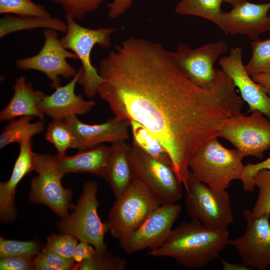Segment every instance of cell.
<instances>
[{"mask_svg": "<svg viewBox=\"0 0 270 270\" xmlns=\"http://www.w3.org/2000/svg\"><path fill=\"white\" fill-rule=\"evenodd\" d=\"M95 248L90 244L80 241L74 250L72 259L76 264H79L84 260L93 257L96 254Z\"/></svg>", "mask_w": 270, "mask_h": 270, "instance_id": "obj_38", "label": "cell"}, {"mask_svg": "<svg viewBox=\"0 0 270 270\" xmlns=\"http://www.w3.org/2000/svg\"><path fill=\"white\" fill-rule=\"evenodd\" d=\"M32 118L24 116L10 120L0 135V149L14 143L20 144L42 132L44 129V120H40L32 122L30 121Z\"/></svg>", "mask_w": 270, "mask_h": 270, "instance_id": "obj_24", "label": "cell"}, {"mask_svg": "<svg viewBox=\"0 0 270 270\" xmlns=\"http://www.w3.org/2000/svg\"><path fill=\"white\" fill-rule=\"evenodd\" d=\"M256 82L262 84L268 96H270V72L260 73L252 76Z\"/></svg>", "mask_w": 270, "mask_h": 270, "instance_id": "obj_40", "label": "cell"}, {"mask_svg": "<svg viewBox=\"0 0 270 270\" xmlns=\"http://www.w3.org/2000/svg\"><path fill=\"white\" fill-rule=\"evenodd\" d=\"M130 122L132 144L150 156L172 166L169 155L158 138L138 122L130 120Z\"/></svg>", "mask_w": 270, "mask_h": 270, "instance_id": "obj_26", "label": "cell"}, {"mask_svg": "<svg viewBox=\"0 0 270 270\" xmlns=\"http://www.w3.org/2000/svg\"><path fill=\"white\" fill-rule=\"evenodd\" d=\"M98 188L94 181L86 182L73 211L62 218L58 222L57 227L62 233L71 234L79 241L92 244L97 254H102L106 252L104 238L108 228L106 222L101 220L98 212Z\"/></svg>", "mask_w": 270, "mask_h": 270, "instance_id": "obj_5", "label": "cell"}, {"mask_svg": "<svg viewBox=\"0 0 270 270\" xmlns=\"http://www.w3.org/2000/svg\"><path fill=\"white\" fill-rule=\"evenodd\" d=\"M216 137L202 145L190 157V170L200 182L216 190H225L240 180L244 158L238 150L223 146Z\"/></svg>", "mask_w": 270, "mask_h": 270, "instance_id": "obj_3", "label": "cell"}, {"mask_svg": "<svg viewBox=\"0 0 270 270\" xmlns=\"http://www.w3.org/2000/svg\"><path fill=\"white\" fill-rule=\"evenodd\" d=\"M34 263L36 270H74L76 264L72 258H64L44 248L34 257Z\"/></svg>", "mask_w": 270, "mask_h": 270, "instance_id": "obj_32", "label": "cell"}, {"mask_svg": "<svg viewBox=\"0 0 270 270\" xmlns=\"http://www.w3.org/2000/svg\"><path fill=\"white\" fill-rule=\"evenodd\" d=\"M128 160L133 180L144 185L162 204H174L183 195L184 186L172 166L146 154L136 146H130Z\"/></svg>", "mask_w": 270, "mask_h": 270, "instance_id": "obj_6", "label": "cell"}, {"mask_svg": "<svg viewBox=\"0 0 270 270\" xmlns=\"http://www.w3.org/2000/svg\"><path fill=\"white\" fill-rule=\"evenodd\" d=\"M162 204L140 182L133 180L126 191L116 198L106 222L113 237L120 241L136 230Z\"/></svg>", "mask_w": 270, "mask_h": 270, "instance_id": "obj_7", "label": "cell"}, {"mask_svg": "<svg viewBox=\"0 0 270 270\" xmlns=\"http://www.w3.org/2000/svg\"><path fill=\"white\" fill-rule=\"evenodd\" d=\"M253 182L259 190L252 212L256 216H270V170H258L254 174Z\"/></svg>", "mask_w": 270, "mask_h": 270, "instance_id": "obj_30", "label": "cell"}, {"mask_svg": "<svg viewBox=\"0 0 270 270\" xmlns=\"http://www.w3.org/2000/svg\"><path fill=\"white\" fill-rule=\"evenodd\" d=\"M65 18L67 28L60 40L64 46L75 54L80 62L82 72L78 84L83 88L85 94L92 98L97 94L98 88L102 80L98 69L92 64V52L96 46L110 47L111 36L118 28H90L80 25L70 16H65Z\"/></svg>", "mask_w": 270, "mask_h": 270, "instance_id": "obj_4", "label": "cell"}, {"mask_svg": "<svg viewBox=\"0 0 270 270\" xmlns=\"http://www.w3.org/2000/svg\"><path fill=\"white\" fill-rule=\"evenodd\" d=\"M0 38L16 31L32 30L38 28H52L66 32V22L58 18H41L36 16H6L0 20Z\"/></svg>", "mask_w": 270, "mask_h": 270, "instance_id": "obj_23", "label": "cell"}, {"mask_svg": "<svg viewBox=\"0 0 270 270\" xmlns=\"http://www.w3.org/2000/svg\"><path fill=\"white\" fill-rule=\"evenodd\" d=\"M12 87L14 94L0 112V120L10 121L24 116H35L44 120V114L40 110L38 104L46 94L35 90L23 76L16 80Z\"/></svg>", "mask_w": 270, "mask_h": 270, "instance_id": "obj_21", "label": "cell"}, {"mask_svg": "<svg viewBox=\"0 0 270 270\" xmlns=\"http://www.w3.org/2000/svg\"><path fill=\"white\" fill-rule=\"evenodd\" d=\"M34 152L32 140L20 144V152L10 178L0 184V218L4 222L13 221L16 216L14 196L18 184L24 177L33 170Z\"/></svg>", "mask_w": 270, "mask_h": 270, "instance_id": "obj_19", "label": "cell"}, {"mask_svg": "<svg viewBox=\"0 0 270 270\" xmlns=\"http://www.w3.org/2000/svg\"><path fill=\"white\" fill-rule=\"evenodd\" d=\"M74 137V148H90L106 142L125 141L130 138V120L114 116L104 122L90 124L76 116L65 118Z\"/></svg>", "mask_w": 270, "mask_h": 270, "instance_id": "obj_17", "label": "cell"}, {"mask_svg": "<svg viewBox=\"0 0 270 270\" xmlns=\"http://www.w3.org/2000/svg\"><path fill=\"white\" fill-rule=\"evenodd\" d=\"M36 241H20L0 238V257L30 256L35 257L40 250Z\"/></svg>", "mask_w": 270, "mask_h": 270, "instance_id": "obj_33", "label": "cell"}, {"mask_svg": "<svg viewBox=\"0 0 270 270\" xmlns=\"http://www.w3.org/2000/svg\"><path fill=\"white\" fill-rule=\"evenodd\" d=\"M78 239L74 236L64 234L48 236L44 248L66 258H72Z\"/></svg>", "mask_w": 270, "mask_h": 270, "instance_id": "obj_35", "label": "cell"}, {"mask_svg": "<svg viewBox=\"0 0 270 270\" xmlns=\"http://www.w3.org/2000/svg\"><path fill=\"white\" fill-rule=\"evenodd\" d=\"M247 0H226L225 2L230 4L232 6L238 4L240 2L246 1Z\"/></svg>", "mask_w": 270, "mask_h": 270, "instance_id": "obj_42", "label": "cell"}, {"mask_svg": "<svg viewBox=\"0 0 270 270\" xmlns=\"http://www.w3.org/2000/svg\"><path fill=\"white\" fill-rule=\"evenodd\" d=\"M97 94L114 116L144 126L160 142L184 188L188 161L244 104L233 82L218 70L210 89L192 82L160 44L129 37L102 58Z\"/></svg>", "mask_w": 270, "mask_h": 270, "instance_id": "obj_1", "label": "cell"}, {"mask_svg": "<svg viewBox=\"0 0 270 270\" xmlns=\"http://www.w3.org/2000/svg\"><path fill=\"white\" fill-rule=\"evenodd\" d=\"M126 266V260L120 256L96 252L91 258L76 264L74 270H124Z\"/></svg>", "mask_w": 270, "mask_h": 270, "instance_id": "obj_31", "label": "cell"}, {"mask_svg": "<svg viewBox=\"0 0 270 270\" xmlns=\"http://www.w3.org/2000/svg\"><path fill=\"white\" fill-rule=\"evenodd\" d=\"M56 31L46 28L43 32L44 44L39 52L16 62L20 70H34L44 74L51 82L50 86L54 88L60 84V77L73 78L78 72L67 59L78 60L75 54L64 46Z\"/></svg>", "mask_w": 270, "mask_h": 270, "instance_id": "obj_11", "label": "cell"}, {"mask_svg": "<svg viewBox=\"0 0 270 270\" xmlns=\"http://www.w3.org/2000/svg\"><path fill=\"white\" fill-rule=\"evenodd\" d=\"M33 170L38 175L30 180V200L48 206L62 218L68 214L72 190L64 188V176L58 168L54 156L34 154Z\"/></svg>", "mask_w": 270, "mask_h": 270, "instance_id": "obj_9", "label": "cell"}, {"mask_svg": "<svg viewBox=\"0 0 270 270\" xmlns=\"http://www.w3.org/2000/svg\"><path fill=\"white\" fill-rule=\"evenodd\" d=\"M221 262L222 269L223 270H251L250 268L244 263H232L226 261V260L220 258Z\"/></svg>", "mask_w": 270, "mask_h": 270, "instance_id": "obj_41", "label": "cell"}, {"mask_svg": "<svg viewBox=\"0 0 270 270\" xmlns=\"http://www.w3.org/2000/svg\"><path fill=\"white\" fill-rule=\"evenodd\" d=\"M233 144L244 158L262 159L270 149V120L261 112L242 113L228 119L218 134Z\"/></svg>", "mask_w": 270, "mask_h": 270, "instance_id": "obj_10", "label": "cell"}, {"mask_svg": "<svg viewBox=\"0 0 270 270\" xmlns=\"http://www.w3.org/2000/svg\"><path fill=\"white\" fill-rule=\"evenodd\" d=\"M252 56L244 66L251 76L260 73L270 72V38L261 40L259 38L250 43Z\"/></svg>", "mask_w": 270, "mask_h": 270, "instance_id": "obj_28", "label": "cell"}, {"mask_svg": "<svg viewBox=\"0 0 270 270\" xmlns=\"http://www.w3.org/2000/svg\"><path fill=\"white\" fill-rule=\"evenodd\" d=\"M110 153V146L98 145L79 150L72 156L66 154L54 156L56 165L64 174L89 172L103 178Z\"/></svg>", "mask_w": 270, "mask_h": 270, "instance_id": "obj_20", "label": "cell"}, {"mask_svg": "<svg viewBox=\"0 0 270 270\" xmlns=\"http://www.w3.org/2000/svg\"><path fill=\"white\" fill-rule=\"evenodd\" d=\"M45 137L58 154H65L68 148H74V137L65 118L53 119L47 126Z\"/></svg>", "mask_w": 270, "mask_h": 270, "instance_id": "obj_27", "label": "cell"}, {"mask_svg": "<svg viewBox=\"0 0 270 270\" xmlns=\"http://www.w3.org/2000/svg\"><path fill=\"white\" fill-rule=\"evenodd\" d=\"M0 13L19 16H52L43 5L32 0H0Z\"/></svg>", "mask_w": 270, "mask_h": 270, "instance_id": "obj_29", "label": "cell"}, {"mask_svg": "<svg viewBox=\"0 0 270 270\" xmlns=\"http://www.w3.org/2000/svg\"><path fill=\"white\" fill-rule=\"evenodd\" d=\"M243 214L246 222L244 234L229 240L228 244L238 250L242 263L252 270H264L270 266V216H256L248 208Z\"/></svg>", "mask_w": 270, "mask_h": 270, "instance_id": "obj_14", "label": "cell"}, {"mask_svg": "<svg viewBox=\"0 0 270 270\" xmlns=\"http://www.w3.org/2000/svg\"><path fill=\"white\" fill-rule=\"evenodd\" d=\"M185 206L188 214L206 226L228 229L234 218L228 192L214 189L200 182L190 170L185 188Z\"/></svg>", "mask_w": 270, "mask_h": 270, "instance_id": "obj_8", "label": "cell"}, {"mask_svg": "<svg viewBox=\"0 0 270 270\" xmlns=\"http://www.w3.org/2000/svg\"><path fill=\"white\" fill-rule=\"evenodd\" d=\"M134 0H112L108 4V16L116 19L122 15L132 6Z\"/></svg>", "mask_w": 270, "mask_h": 270, "instance_id": "obj_39", "label": "cell"}, {"mask_svg": "<svg viewBox=\"0 0 270 270\" xmlns=\"http://www.w3.org/2000/svg\"><path fill=\"white\" fill-rule=\"evenodd\" d=\"M270 2L256 4L247 0L232 6V10L222 12L218 26L226 34L246 35L252 40L270 31Z\"/></svg>", "mask_w": 270, "mask_h": 270, "instance_id": "obj_16", "label": "cell"}, {"mask_svg": "<svg viewBox=\"0 0 270 270\" xmlns=\"http://www.w3.org/2000/svg\"><path fill=\"white\" fill-rule=\"evenodd\" d=\"M182 212L180 204H161L134 232L120 241L122 249L132 254L156 249L164 242Z\"/></svg>", "mask_w": 270, "mask_h": 270, "instance_id": "obj_13", "label": "cell"}, {"mask_svg": "<svg viewBox=\"0 0 270 270\" xmlns=\"http://www.w3.org/2000/svg\"><path fill=\"white\" fill-rule=\"evenodd\" d=\"M264 169L270 170V157L258 163L248 162L244 165L240 179L244 190L250 192H254L256 186L253 182V178L256 172Z\"/></svg>", "mask_w": 270, "mask_h": 270, "instance_id": "obj_36", "label": "cell"}, {"mask_svg": "<svg viewBox=\"0 0 270 270\" xmlns=\"http://www.w3.org/2000/svg\"><path fill=\"white\" fill-rule=\"evenodd\" d=\"M130 146L124 141L112 144L110 153L103 178L116 198L120 197L133 180L128 160Z\"/></svg>", "mask_w": 270, "mask_h": 270, "instance_id": "obj_22", "label": "cell"}, {"mask_svg": "<svg viewBox=\"0 0 270 270\" xmlns=\"http://www.w3.org/2000/svg\"><path fill=\"white\" fill-rule=\"evenodd\" d=\"M30 256H15L0 258V270H34V259Z\"/></svg>", "mask_w": 270, "mask_h": 270, "instance_id": "obj_37", "label": "cell"}, {"mask_svg": "<svg viewBox=\"0 0 270 270\" xmlns=\"http://www.w3.org/2000/svg\"><path fill=\"white\" fill-rule=\"evenodd\" d=\"M219 64L240 90L246 102L248 113L258 110L270 120V97L264 88L253 80L246 72L242 60V49L236 46L230 49V54L219 60Z\"/></svg>", "mask_w": 270, "mask_h": 270, "instance_id": "obj_15", "label": "cell"}, {"mask_svg": "<svg viewBox=\"0 0 270 270\" xmlns=\"http://www.w3.org/2000/svg\"><path fill=\"white\" fill-rule=\"evenodd\" d=\"M82 72L81 68L70 82L59 86L50 95H46L38 104L44 114L53 119H63L72 116L83 115L96 105L93 100H86L82 94L75 92L76 84Z\"/></svg>", "mask_w": 270, "mask_h": 270, "instance_id": "obj_18", "label": "cell"}, {"mask_svg": "<svg viewBox=\"0 0 270 270\" xmlns=\"http://www.w3.org/2000/svg\"><path fill=\"white\" fill-rule=\"evenodd\" d=\"M61 6L65 16L80 20L96 10L105 0H50Z\"/></svg>", "mask_w": 270, "mask_h": 270, "instance_id": "obj_34", "label": "cell"}, {"mask_svg": "<svg viewBox=\"0 0 270 270\" xmlns=\"http://www.w3.org/2000/svg\"><path fill=\"white\" fill-rule=\"evenodd\" d=\"M226 0H180L174 11L180 15L200 16L220 26L222 11V4Z\"/></svg>", "mask_w": 270, "mask_h": 270, "instance_id": "obj_25", "label": "cell"}, {"mask_svg": "<svg viewBox=\"0 0 270 270\" xmlns=\"http://www.w3.org/2000/svg\"><path fill=\"white\" fill-rule=\"evenodd\" d=\"M228 240V229L212 228L192 218L172 229L164 244L147 254L172 258L180 266L198 268L218 258Z\"/></svg>", "mask_w": 270, "mask_h": 270, "instance_id": "obj_2", "label": "cell"}, {"mask_svg": "<svg viewBox=\"0 0 270 270\" xmlns=\"http://www.w3.org/2000/svg\"><path fill=\"white\" fill-rule=\"evenodd\" d=\"M228 46L223 40L207 43L196 48L186 44H178L170 56L187 78L194 84L206 89L211 88L215 82L218 69L214 64Z\"/></svg>", "mask_w": 270, "mask_h": 270, "instance_id": "obj_12", "label": "cell"}]
</instances>
